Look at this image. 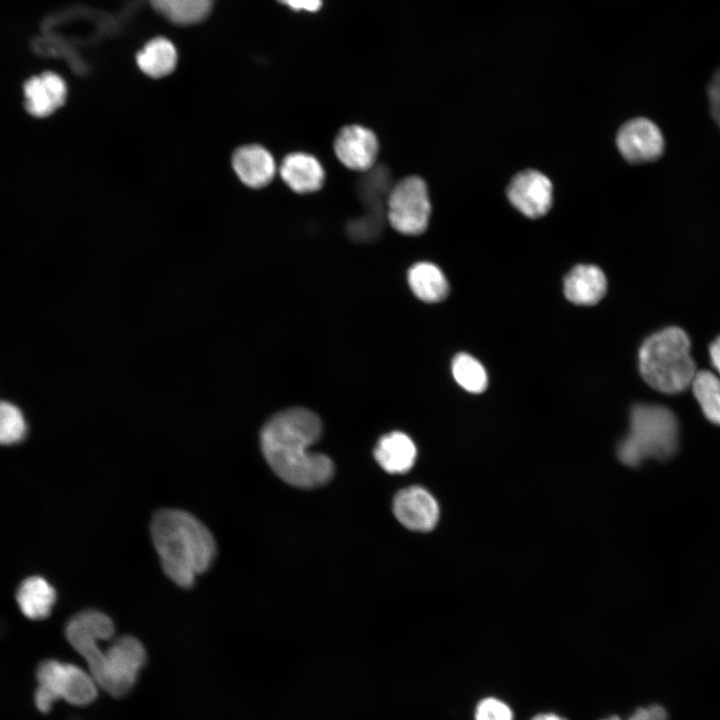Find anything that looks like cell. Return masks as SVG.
<instances>
[{"label": "cell", "instance_id": "44dd1931", "mask_svg": "<svg viewBox=\"0 0 720 720\" xmlns=\"http://www.w3.org/2000/svg\"><path fill=\"white\" fill-rule=\"evenodd\" d=\"M691 387L704 416L720 426V378L710 371H697Z\"/></svg>", "mask_w": 720, "mask_h": 720}, {"label": "cell", "instance_id": "f546056e", "mask_svg": "<svg viewBox=\"0 0 720 720\" xmlns=\"http://www.w3.org/2000/svg\"><path fill=\"white\" fill-rule=\"evenodd\" d=\"M601 720H621V718H620L619 716H617V715H612V716H610V717H607V718H604V719H601Z\"/></svg>", "mask_w": 720, "mask_h": 720}, {"label": "cell", "instance_id": "8fae6325", "mask_svg": "<svg viewBox=\"0 0 720 720\" xmlns=\"http://www.w3.org/2000/svg\"><path fill=\"white\" fill-rule=\"evenodd\" d=\"M393 512L404 527L419 532L434 529L440 515L436 499L419 486L400 490L393 500Z\"/></svg>", "mask_w": 720, "mask_h": 720}, {"label": "cell", "instance_id": "ba28073f", "mask_svg": "<svg viewBox=\"0 0 720 720\" xmlns=\"http://www.w3.org/2000/svg\"><path fill=\"white\" fill-rule=\"evenodd\" d=\"M616 143L623 158L632 164L655 161L665 149V140L659 127L643 117L625 122L617 133Z\"/></svg>", "mask_w": 720, "mask_h": 720}, {"label": "cell", "instance_id": "83f0119b", "mask_svg": "<svg viewBox=\"0 0 720 720\" xmlns=\"http://www.w3.org/2000/svg\"><path fill=\"white\" fill-rule=\"evenodd\" d=\"M709 355L713 367L720 375V336L710 344Z\"/></svg>", "mask_w": 720, "mask_h": 720}, {"label": "cell", "instance_id": "9a60e30c", "mask_svg": "<svg viewBox=\"0 0 720 720\" xmlns=\"http://www.w3.org/2000/svg\"><path fill=\"white\" fill-rule=\"evenodd\" d=\"M607 281L603 271L595 265L579 264L564 279L566 298L577 305H594L605 295Z\"/></svg>", "mask_w": 720, "mask_h": 720}, {"label": "cell", "instance_id": "4fadbf2b", "mask_svg": "<svg viewBox=\"0 0 720 720\" xmlns=\"http://www.w3.org/2000/svg\"><path fill=\"white\" fill-rule=\"evenodd\" d=\"M25 108L34 117L45 118L63 108L68 98L65 80L46 71L24 84Z\"/></svg>", "mask_w": 720, "mask_h": 720}, {"label": "cell", "instance_id": "8992f818", "mask_svg": "<svg viewBox=\"0 0 720 720\" xmlns=\"http://www.w3.org/2000/svg\"><path fill=\"white\" fill-rule=\"evenodd\" d=\"M37 687L33 693V703L41 713L51 711L53 705L64 700L74 706H86L97 697L98 685L90 674L81 667L47 659L36 669Z\"/></svg>", "mask_w": 720, "mask_h": 720}, {"label": "cell", "instance_id": "9c48e42d", "mask_svg": "<svg viewBox=\"0 0 720 720\" xmlns=\"http://www.w3.org/2000/svg\"><path fill=\"white\" fill-rule=\"evenodd\" d=\"M510 203L523 215L538 218L545 215L553 202V186L543 173L527 169L517 173L507 187Z\"/></svg>", "mask_w": 720, "mask_h": 720}, {"label": "cell", "instance_id": "30bf717a", "mask_svg": "<svg viewBox=\"0 0 720 720\" xmlns=\"http://www.w3.org/2000/svg\"><path fill=\"white\" fill-rule=\"evenodd\" d=\"M231 167L239 182L251 190L267 188L278 171L273 153L260 143L237 147L231 156Z\"/></svg>", "mask_w": 720, "mask_h": 720}, {"label": "cell", "instance_id": "e0dca14e", "mask_svg": "<svg viewBox=\"0 0 720 720\" xmlns=\"http://www.w3.org/2000/svg\"><path fill=\"white\" fill-rule=\"evenodd\" d=\"M135 63L144 76L152 80H162L176 71L178 66L177 50L168 39L155 38L137 52Z\"/></svg>", "mask_w": 720, "mask_h": 720}, {"label": "cell", "instance_id": "603a6c76", "mask_svg": "<svg viewBox=\"0 0 720 720\" xmlns=\"http://www.w3.org/2000/svg\"><path fill=\"white\" fill-rule=\"evenodd\" d=\"M25 433L26 423L21 411L11 403L0 401V444H15Z\"/></svg>", "mask_w": 720, "mask_h": 720}, {"label": "cell", "instance_id": "277c9868", "mask_svg": "<svg viewBox=\"0 0 720 720\" xmlns=\"http://www.w3.org/2000/svg\"><path fill=\"white\" fill-rule=\"evenodd\" d=\"M679 447V424L674 413L660 405L636 404L632 407L627 435L618 445L619 460L631 467L647 459L665 461Z\"/></svg>", "mask_w": 720, "mask_h": 720}, {"label": "cell", "instance_id": "ffe728a7", "mask_svg": "<svg viewBox=\"0 0 720 720\" xmlns=\"http://www.w3.org/2000/svg\"><path fill=\"white\" fill-rule=\"evenodd\" d=\"M161 15L175 24L190 25L209 14L214 0H150Z\"/></svg>", "mask_w": 720, "mask_h": 720}, {"label": "cell", "instance_id": "52a82bcc", "mask_svg": "<svg viewBox=\"0 0 720 720\" xmlns=\"http://www.w3.org/2000/svg\"><path fill=\"white\" fill-rule=\"evenodd\" d=\"M431 214V203L425 181L408 176L393 184L386 200L389 224L405 235L423 233Z\"/></svg>", "mask_w": 720, "mask_h": 720}, {"label": "cell", "instance_id": "5b68a950", "mask_svg": "<svg viewBox=\"0 0 720 720\" xmlns=\"http://www.w3.org/2000/svg\"><path fill=\"white\" fill-rule=\"evenodd\" d=\"M82 657L97 685L114 697H122L136 683L146 661V651L137 638L124 635L106 650L97 644Z\"/></svg>", "mask_w": 720, "mask_h": 720}, {"label": "cell", "instance_id": "f1b7e54d", "mask_svg": "<svg viewBox=\"0 0 720 720\" xmlns=\"http://www.w3.org/2000/svg\"><path fill=\"white\" fill-rule=\"evenodd\" d=\"M531 720H567L555 713H540L531 718Z\"/></svg>", "mask_w": 720, "mask_h": 720}, {"label": "cell", "instance_id": "cb8c5ba5", "mask_svg": "<svg viewBox=\"0 0 720 720\" xmlns=\"http://www.w3.org/2000/svg\"><path fill=\"white\" fill-rule=\"evenodd\" d=\"M474 717L475 720H513V712L503 701L487 697L477 704Z\"/></svg>", "mask_w": 720, "mask_h": 720}, {"label": "cell", "instance_id": "d4e9b609", "mask_svg": "<svg viewBox=\"0 0 720 720\" xmlns=\"http://www.w3.org/2000/svg\"><path fill=\"white\" fill-rule=\"evenodd\" d=\"M705 92L711 117L720 129V63L712 71L706 83Z\"/></svg>", "mask_w": 720, "mask_h": 720}, {"label": "cell", "instance_id": "7402d4cb", "mask_svg": "<svg viewBox=\"0 0 720 720\" xmlns=\"http://www.w3.org/2000/svg\"><path fill=\"white\" fill-rule=\"evenodd\" d=\"M452 374L455 381L471 393L483 392L488 383L483 365L466 353L457 354L452 361Z\"/></svg>", "mask_w": 720, "mask_h": 720}, {"label": "cell", "instance_id": "4316f807", "mask_svg": "<svg viewBox=\"0 0 720 720\" xmlns=\"http://www.w3.org/2000/svg\"><path fill=\"white\" fill-rule=\"evenodd\" d=\"M281 4L294 11L317 12L322 6V0H278Z\"/></svg>", "mask_w": 720, "mask_h": 720}, {"label": "cell", "instance_id": "6da1fadb", "mask_svg": "<svg viewBox=\"0 0 720 720\" xmlns=\"http://www.w3.org/2000/svg\"><path fill=\"white\" fill-rule=\"evenodd\" d=\"M317 415L304 408H291L272 416L260 432L263 456L274 473L299 488L326 484L334 473L330 458L308 451L321 435Z\"/></svg>", "mask_w": 720, "mask_h": 720}, {"label": "cell", "instance_id": "2e32d148", "mask_svg": "<svg viewBox=\"0 0 720 720\" xmlns=\"http://www.w3.org/2000/svg\"><path fill=\"white\" fill-rule=\"evenodd\" d=\"M417 449L405 433L395 431L381 437L374 449V457L386 472L401 474L414 465Z\"/></svg>", "mask_w": 720, "mask_h": 720}, {"label": "cell", "instance_id": "484cf974", "mask_svg": "<svg viewBox=\"0 0 720 720\" xmlns=\"http://www.w3.org/2000/svg\"><path fill=\"white\" fill-rule=\"evenodd\" d=\"M628 720H667V712L662 706L652 704L637 708Z\"/></svg>", "mask_w": 720, "mask_h": 720}, {"label": "cell", "instance_id": "d6986e66", "mask_svg": "<svg viewBox=\"0 0 720 720\" xmlns=\"http://www.w3.org/2000/svg\"><path fill=\"white\" fill-rule=\"evenodd\" d=\"M408 283L416 297L427 303L440 302L449 292L442 270L430 262H418L408 271Z\"/></svg>", "mask_w": 720, "mask_h": 720}, {"label": "cell", "instance_id": "7a4b0ae2", "mask_svg": "<svg viewBox=\"0 0 720 720\" xmlns=\"http://www.w3.org/2000/svg\"><path fill=\"white\" fill-rule=\"evenodd\" d=\"M150 531L165 575L182 588L191 587L215 558L212 533L187 511L175 508L157 511Z\"/></svg>", "mask_w": 720, "mask_h": 720}, {"label": "cell", "instance_id": "7c38bea8", "mask_svg": "<svg viewBox=\"0 0 720 720\" xmlns=\"http://www.w3.org/2000/svg\"><path fill=\"white\" fill-rule=\"evenodd\" d=\"M338 160L347 168L365 172L372 168L378 153L376 135L361 125L341 128L334 141Z\"/></svg>", "mask_w": 720, "mask_h": 720}, {"label": "cell", "instance_id": "5bb4252c", "mask_svg": "<svg viewBox=\"0 0 720 720\" xmlns=\"http://www.w3.org/2000/svg\"><path fill=\"white\" fill-rule=\"evenodd\" d=\"M278 173L286 186L300 194L319 190L325 179V172L319 160L305 152L285 155L278 167Z\"/></svg>", "mask_w": 720, "mask_h": 720}, {"label": "cell", "instance_id": "ac0fdd59", "mask_svg": "<svg viewBox=\"0 0 720 720\" xmlns=\"http://www.w3.org/2000/svg\"><path fill=\"white\" fill-rule=\"evenodd\" d=\"M16 599L26 617L40 620L50 614L56 600V592L44 578L32 576L22 582Z\"/></svg>", "mask_w": 720, "mask_h": 720}, {"label": "cell", "instance_id": "3957f363", "mask_svg": "<svg viewBox=\"0 0 720 720\" xmlns=\"http://www.w3.org/2000/svg\"><path fill=\"white\" fill-rule=\"evenodd\" d=\"M684 330L671 326L649 336L638 354L639 371L653 389L677 394L685 391L697 373Z\"/></svg>", "mask_w": 720, "mask_h": 720}]
</instances>
